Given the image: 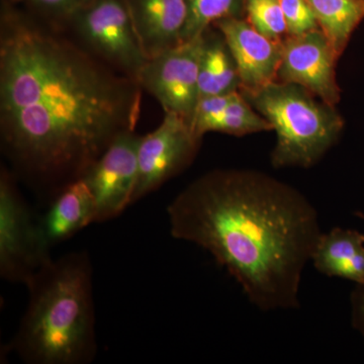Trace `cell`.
<instances>
[{
  "instance_id": "6da1fadb",
  "label": "cell",
  "mask_w": 364,
  "mask_h": 364,
  "mask_svg": "<svg viewBox=\"0 0 364 364\" xmlns=\"http://www.w3.org/2000/svg\"><path fill=\"white\" fill-rule=\"evenodd\" d=\"M54 26L2 0V150L50 203L82 178L117 136L135 130L143 88Z\"/></svg>"
},
{
  "instance_id": "7a4b0ae2",
  "label": "cell",
  "mask_w": 364,
  "mask_h": 364,
  "mask_svg": "<svg viewBox=\"0 0 364 364\" xmlns=\"http://www.w3.org/2000/svg\"><path fill=\"white\" fill-rule=\"evenodd\" d=\"M170 233L207 250L261 311L299 306L322 235L317 210L293 186L252 170H214L167 208Z\"/></svg>"
},
{
  "instance_id": "3957f363",
  "label": "cell",
  "mask_w": 364,
  "mask_h": 364,
  "mask_svg": "<svg viewBox=\"0 0 364 364\" xmlns=\"http://www.w3.org/2000/svg\"><path fill=\"white\" fill-rule=\"evenodd\" d=\"M26 286L28 308L7 347L28 364L90 363L97 343L88 254L48 258Z\"/></svg>"
},
{
  "instance_id": "277c9868",
  "label": "cell",
  "mask_w": 364,
  "mask_h": 364,
  "mask_svg": "<svg viewBox=\"0 0 364 364\" xmlns=\"http://www.w3.org/2000/svg\"><path fill=\"white\" fill-rule=\"evenodd\" d=\"M243 95L277 134L272 162L277 168L313 166L343 130V119L335 107L294 83L275 81Z\"/></svg>"
},
{
  "instance_id": "5b68a950",
  "label": "cell",
  "mask_w": 364,
  "mask_h": 364,
  "mask_svg": "<svg viewBox=\"0 0 364 364\" xmlns=\"http://www.w3.org/2000/svg\"><path fill=\"white\" fill-rule=\"evenodd\" d=\"M64 32L95 58L138 81L147 57L136 37L124 0H97L74 16Z\"/></svg>"
},
{
  "instance_id": "8992f818",
  "label": "cell",
  "mask_w": 364,
  "mask_h": 364,
  "mask_svg": "<svg viewBox=\"0 0 364 364\" xmlns=\"http://www.w3.org/2000/svg\"><path fill=\"white\" fill-rule=\"evenodd\" d=\"M205 33L147 60L138 82L161 105L165 114L191 126L198 102V76Z\"/></svg>"
},
{
  "instance_id": "52a82bcc",
  "label": "cell",
  "mask_w": 364,
  "mask_h": 364,
  "mask_svg": "<svg viewBox=\"0 0 364 364\" xmlns=\"http://www.w3.org/2000/svg\"><path fill=\"white\" fill-rule=\"evenodd\" d=\"M6 168L0 174V274L25 284L48 258L41 246L38 220L33 218Z\"/></svg>"
},
{
  "instance_id": "ba28073f",
  "label": "cell",
  "mask_w": 364,
  "mask_h": 364,
  "mask_svg": "<svg viewBox=\"0 0 364 364\" xmlns=\"http://www.w3.org/2000/svg\"><path fill=\"white\" fill-rule=\"evenodd\" d=\"M200 143L182 117L165 114L156 130L141 136L133 203L186 169L195 159Z\"/></svg>"
},
{
  "instance_id": "9c48e42d",
  "label": "cell",
  "mask_w": 364,
  "mask_h": 364,
  "mask_svg": "<svg viewBox=\"0 0 364 364\" xmlns=\"http://www.w3.org/2000/svg\"><path fill=\"white\" fill-rule=\"evenodd\" d=\"M140 139L135 130L117 136L81 178L97 202V223L114 219L133 205Z\"/></svg>"
},
{
  "instance_id": "30bf717a",
  "label": "cell",
  "mask_w": 364,
  "mask_h": 364,
  "mask_svg": "<svg viewBox=\"0 0 364 364\" xmlns=\"http://www.w3.org/2000/svg\"><path fill=\"white\" fill-rule=\"evenodd\" d=\"M339 57L322 31H312L282 40L277 81L306 88L326 104L335 107L340 100L335 66Z\"/></svg>"
},
{
  "instance_id": "8fae6325",
  "label": "cell",
  "mask_w": 364,
  "mask_h": 364,
  "mask_svg": "<svg viewBox=\"0 0 364 364\" xmlns=\"http://www.w3.org/2000/svg\"><path fill=\"white\" fill-rule=\"evenodd\" d=\"M214 26L233 56L242 95L256 92L277 81L282 41L268 39L242 18H225Z\"/></svg>"
},
{
  "instance_id": "7c38bea8",
  "label": "cell",
  "mask_w": 364,
  "mask_h": 364,
  "mask_svg": "<svg viewBox=\"0 0 364 364\" xmlns=\"http://www.w3.org/2000/svg\"><path fill=\"white\" fill-rule=\"evenodd\" d=\"M144 54L153 58L183 43L188 0H124Z\"/></svg>"
},
{
  "instance_id": "4fadbf2b",
  "label": "cell",
  "mask_w": 364,
  "mask_h": 364,
  "mask_svg": "<svg viewBox=\"0 0 364 364\" xmlns=\"http://www.w3.org/2000/svg\"><path fill=\"white\" fill-rule=\"evenodd\" d=\"M97 202L85 181L78 179L68 184L38 220L41 246L46 255L51 256L55 246L97 223Z\"/></svg>"
},
{
  "instance_id": "5bb4252c",
  "label": "cell",
  "mask_w": 364,
  "mask_h": 364,
  "mask_svg": "<svg viewBox=\"0 0 364 364\" xmlns=\"http://www.w3.org/2000/svg\"><path fill=\"white\" fill-rule=\"evenodd\" d=\"M311 261L322 274L364 284V235L342 228L322 233Z\"/></svg>"
},
{
  "instance_id": "9a60e30c",
  "label": "cell",
  "mask_w": 364,
  "mask_h": 364,
  "mask_svg": "<svg viewBox=\"0 0 364 364\" xmlns=\"http://www.w3.org/2000/svg\"><path fill=\"white\" fill-rule=\"evenodd\" d=\"M238 90H240L238 69L222 33L215 36L208 30L205 33L200 59L198 100Z\"/></svg>"
},
{
  "instance_id": "2e32d148",
  "label": "cell",
  "mask_w": 364,
  "mask_h": 364,
  "mask_svg": "<svg viewBox=\"0 0 364 364\" xmlns=\"http://www.w3.org/2000/svg\"><path fill=\"white\" fill-rule=\"evenodd\" d=\"M318 28L337 56L343 53L352 33L364 20V0H306Z\"/></svg>"
},
{
  "instance_id": "e0dca14e",
  "label": "cell",
  "mask_w": 364,
  "mask_h": 364,
  "mask_svg": "<svg viewBox=\"0 0 364 364\" xmlns=\"http://www.w3.org/2000/svg\"><path fill=\"white\" fill-rule=\"evenodd\" d=\"M272 130L269 122L259 112H254L240 92L222 112L196 124L193 131L196 138L202 140L203 136L210 132L244 136Z\"/></svg>"
},
{
  "instance_id": "ac0fdd59",
  "label": "cell",
  "mask_w": 364,
  "mask_h": 364,
  "mask_svg": "<svg viewBox=\"0 0 364 364\" xmlns=\"http://www.w3.org/2000/svg\"><path fill=\"white\" fill-rule=\"evenodd\" d=\"M189 16L183 42L200 37L217 21L242 18L245 0H188Z\"/></svg>"
},
{
  "instance_id": "d6986e66",
  "label": "cell",
  "mask_w": 364,
  "mask_h": 364,
  "mask_svg": "<svg viewBox=\"0 0 364 364\" xmlns=\"http://www.w3.org/2000/svg\"><path fill=\"white\" fill-rule=\"evenodd\" d=\"M246 20L268 39L282 42L287 37L280 0H245Z\"/></svg>"
},
{
  "instance_id": "ffe728a7",
  "label": "cell",
  "mask_w": 364,
  "mask_h": 364,
  "mask_svg": "<svg viewBox=\"0 0 364 364\" xmlns=\"http://www.w3.org/2000/svg\"><path fill=\"white\" fill-rule=\"evenodd\" d=\"M97 0H26L30 13L48 25L62 31L76 14Z\"/></svg>"
},
{
  "instance_id": "44dd1931",
  "label": "cell",
  "mask_w": 364,
  "mask_h": 364,
  "mask_svg": "<svg viewBox=\"0 0 364 364\" xmlns=\"http://www.w3.org/2000/svg\"><path fill=\"white\" fill-rule=\"evenodd\" d=\"M287 36H299L318 30V23L312 7L306 0H280Z\"/></svg>"
},
{
  "instance_id": "7402d4cb",
  "label": "cell",
  "mask_w": 364,
  "mask_h": 364,
  "mask_svg": "<svg viewBox=\"0 0 364 364\" xmlns=\"http://www.w3.org/2000/svg\"><path fill=\"white\" fill-rule=\"evenodd\" d=\"M352 325L364 338V284H356L351 294Z\"/></svg>"
},
{
  "instance_id": "603a6c76",
  "label": "cell",
  "mask_w": 364,
  "mask_h": 364,
  "mask_svg": "<svg viewBox=\"0 0 364 364\" xmlns=\"http://www.w3.org/2000/svg\"><path fill=\"white\" fill-rule=\"evenodd\" d=\"M6 1L11 2V4H18V2H25L26 0H6Z\"/></svg>"
}]
</instances>
